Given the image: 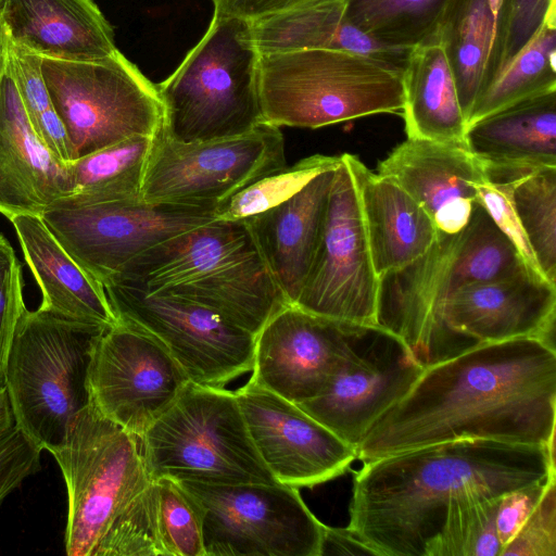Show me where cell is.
I'll use <instances>...</instances> for the list:
<instances>
[{"label": "cell", "mask_w": 556, "mask_h": 556, "mask_svg": "<svg viewBox=\"0 0 556 556\" xmlns=\"http://www.w3.org/2000/svg\"><path fill=\"white\" fill-rule=\"evenodd\" d=\"M342 155L354 177L374 268L380 278L421 256L438 229L402 187L371 172L356 155Z\"/></svg>", "instance_id": "obj_25"}, {"label": "cell", "mask_w": 556, "mask_h": 556, "mask_svg": "<svg viewBox=\"0 0 556 556\" xmlns=\"http://www.w3.org/2000/svg\"><path fill=\"white\" fill-rule=\"evenodd\" d=\"M379 277L353 174L343 155L334 170L321 238L295 306L327 318L377 326Z\"/></svg>", "instance_id": "obj_14"}, {"label": "cell", "mask_w": 556, "mask_h": 556, "mask_svg": "<svg viewBox=\"0 0 556 556\" xmlns=\"http://www.w3.org/2000/svg\"><path fill=\"white\" fill-rule=\"evenodd\" d=\"M555 317L556 285L532 271L467 285L440 311V362L515 338H536L555 349Z\"/></svg>", "instance_id": "obj_18"}, {"label": "cell", "mask_w": 556, "mask_h": 556, "mask_svg": "<svg viewBox=\"0 0 556 556\" xmlns=\"http://www.w3.org/2000/svg\"><path fill=\"white\" fill-rule=\"evenodd\" d=\"M7 73L18 91L28 121L41 142L61 162L72 161L71 144L41 73V56L8 38Z\"/></svg>", "instance_id": "obj_35"}, {"label": "cell", "mask_w": 556, "mask_h": 556, "mask_svg": "<svg viewBox=\"0 0 556 556\" xmlns=\"http://www.w3.org/2000/svg\"><path fill=\"white\" fill-rule=\"evenodd\" d=\"M87 382L93 407L139 439L189 379L154 339L118 320L96 341Z\"/></svg>", "instance_id": "obj_17"}, {"label": "cell", "mask_w": 556, "mask_h": 556, "mask_svg": "<svg viewBox=\"0 0 556 556\" xmlns=\"http://www.w3.org/2000/svg\"><path fill=\"white\" fill-rule=\"evenodd\" d=\"M327 48L353 52L404 67L410 47L381 40L352 24L343 15L333 29Z\"/></svg>", "instance_id": "obj_43"}, {"label": "cell", "mask_w": 556, "mask_h": 556, "mask_svg": "<svg viewBox=\"0 0 556 556\" xmlns=\"http://www.w3.org/2000/svg\"><path fill=\"white\" fill-rule=\"evenodd\" d=\"M42 451L16 426L0 434V505L26 478L40 470Z\"/></svg>", "instance_id": "obj_42"}, {"label": "cell", "mask_w": 556, "mask_h": 556, "mask_svg": "<svg viewBox=\"0 0 556 556\" xmlns=\"http://www.w3.org/2000/svg\"><path fill=\"white\" fill-rule=\"evenodd\" d=\"M286 166L282 132L267 123L238 137L193 143L172 140L160 129L146 166L141 200L215 211Z\"/></svg>", "instance_id": "obj_12"}, {"label": "cell", "mask_w": 556, "mask_h": 556, "mask_svg": "<svg viewBox=\"0 0 556 556\" xmlns=\"http://www.w3.org/2000/svg\"><path fill=\"white\" fill-rule=\"evenodd\" d=\"M15 426L14 413L5 387L0 388V434Z\"/></svg>", "instance_id": "obj_48"}, {"label": "cell", "mask_w": 556, "mask_h": 556, "mask_svg": "<svg viewBox=\"0 0 556 556\" xmlns=\"http://www.w3.org/2000/svg\"><path fill=\"white\" fill-rule=\"evenodd\" d=\"M528 270L515 245L476 202L460 231L438 230L421 256L379 278L377 326L402 339L417 362L429 367L440 362V311L448 298L467 285Z\"/></svg>", "instance_id": "obj_4"}, {"label": "cell", "mask_w": 556, "mask_h": 556, "mask_svg": "<svg viewBox=\"0 0 556 556\" xmlns=\"http://www.w3.org/2000/svg\"><path fill=\"white\" fill-rule=\"evenodd\" d=\"M464 141L483 166L556 167V92L470 124Z\"/></svg>", "instance_id": "obj_29"}, {"label": "cell", "mask_w": 556, "mask_h": 556, "mask_svg": "<svg viewBox=\"0 0 556 556\" xmlns=\"http://www.w3.org/2000/svg\"><path fill=\"white\" fill-rule=\"evenodd\" d=\"M340 156L305 157L276 170L233 194L215 210V219L241 220L266 211L292 197L317 174L338 166Z\"/></svg>", "instance_id": "obj_37"}, {"label": "cell", "mask_w": 556, "mask_h": 556, "mask_svg": "<svg viewBox=\"0 0 556 556\" xmlns=\"http://www.w3.org/2000/svg\"><path fill=\"white\" fill-rule=\"evenodd\" d=\"M74 193L70 164L58 160L34 131L7 73L0 83V213L41 216Z\"/></svg>", "instance_id": "obj_22"}, {"label": "cell", "mask_w": 556, "mask_h": 556, "mask_svg": "<svg viewBox=\"0 0 556 556\" xmlns=\"http://www.w3.org/2000/svg\"><path fill=\"white\" fill-rule=\"evenodd\" d=\"M422 370L402 339L372 326L359 356L320 395L298 405L356 448L370 427L407 393Z\"/></svg>", "instance_id": "obj_20"}, {"label": "cell", "mask_w": 556, "mask_h": 556, "mask_svg": "<svg viewBox=\"0 0 556 556\" xmlns=\"http://www.w3.org/2000/svg\"><path fill=\"white\" fill-rule=\"evenodd\" d=\"M178 482L200 511L205 556H320L324 523L299 489Z\"/></svg>", "instance_id": "obj_11"}, {"label": "cell", "mask_w": 556, "mask_h": 556, "mask_svg": "<svg viewBox=\"0 0 556 556\" xmlns=\"http://www.w3.org/2000/svg\"><path fill=\"white\" fill-rule=\"evenodd\" d=\"M510 12L511 0H448L437 25L466 126L478 98L508 61Z\"/></svg>", "instance_id": "obj_26"}, {"label": "cell", "mask_w": 556, "mask_h": 556, "mask_svg": "<svg viewBox=\"0 0 556 556\" xmlns=\"http://www.w3.org/2000/svg\"><path fill=\"white\" fill-rule=\"evenodd\" d=\"M556 349L482 343L424 368L355 448L367 462L463 439L555 446Z\"/></svg>", "instance_id": "obj_1"}, {"label": "cell", "mask_w": 556, "mask_h": 556, "mask_svg": "<svg viewBox=\"0 0 556 556\" xmlns=\"http://www.w3.org/2000/svg\"><path fill=\"white\" fill-rule=\"evenodd\" d=\"M547 480L511 490L500 497L495 526L502 548L526 522L539 503Z\"/></svg>", "instance_id": "obj_44"}, {"label": "cell", "mask_w": 556, "mask_h": 556, "mask_svg": "<svg viewBox=\"0 0 556 556\" xmlns=\"http://www.w3.org/2000/svg\"><path fill=\"white\" fill-rule=\"evenodd\" d=\"M4 2H5V0H0V15L2 13Z\"/></svg>", "instance_id": "obj_50"}, {"label": "cell", "mask_w": 556, "mask_h": 556, "mask_svg": "<svg viewBox=\"0 0 556 556\" xmlns=\"http://www.w3.org/2000/svg\"><path fill=\"white\" fill-rule=\"evenodd\" d=\"M153 138L135 136L71 161L74 193L52 205L79 206L141 200Z\"/></svg>", "instance_id": "obj_30"}, {"label": "cell", "mask_w": 556, "mask_h": 556, "mask_svg": "<svg viewBox=\"0 0 556 556\" xmlns=\"http://www.w3.org/2000/svg\"><path fill=\"white\" fill-rule=\"evenodd\" d=\"M262 462L283 485L312 488L344 473L355 448L298 404L252 379L233 391Z\"/></svg>", "instance_id": "obj_19"}, {"label": "cell", "mask_w": 556, "mask_h": 556, "mask_svg": "<svg viewBox=\"0 0 556 556\" xmlns=\"http://www.w3.org/2000/svg\"><path fill=\"white\" fill-rule=\"evenodd\" d=\"M500 497L464 498L446 511L424 556H500L495 517Z\"/></svg>", "instance_id": "obj_36"}, {"label": "cell", "mask_w": 556, "mask_h": 556, "mask_svg": "<svg viewBox=\"0 0 556 556\" xmlns=\"http://www.w3.org/2000/svg\"><path fill=\"white\" fill-rule=\"evenodd\" d=\"M7 53H8V41L3 28L0 24V83L7 71Z\"/></svg>", "instance_id": "obj_49"}, {"label": "cell", "mask_w": 556, "mask_h": 556, "mask_svg": "<svg viewBox=\"0 0 556 556\" xmlns=\"http://www.w3.org/2000/svg\"><path fill=\"white\" fill-rule=\"evenodd\" d=\"M403 68L353 52L313 48L260 56L263 123L316 129L401 114Z\"/></svg>", "instance_id": "obj_6"}, {"label": "cell", "mask_w": 556, "mask_h": 556, "mask_svg": "<svg viewBox=\"0 0 556 556\" xmlns=\"http://www.w3.org/2000/svg\"><path fill=\"white\" fill-rule=\"evenodd\" d=\"M556 472L555 446L463 439L365 462L348 528L377 556H424L450 506L496 498Z\"/></svg>", "instance_id": "obj_2"}, {"label": "cell", "mask_w": 556, "mask_h": 556, "mask_svg": "<svg viewBox=\"0 0 556 556\" xmlns=\"http://www.w3.org/2000/svg\"><path fill=\"white\" fill-rule=\"evenodd\" d=\"M10 220L42 293L39 308L104 327L118 323L103 286L64 250L41 216L22 214Z\"/></svg>", "instance_id": "obj_27"}, {"label": "cell", "mask_w": 556, "mask_h": 556, "mask_svg": "<svg viewBox=\"0 0 556 556\" xmlns=\"http://www.w3.org/2000/svg\"><path fill=\"white\" fill-rule=\"evenodd\" d=\"M407 138L464 141L466 122L445 41L434 29L409 49L403 67Z\"/></svg>", "instance_id": "obj_28"}, {"label": "cell", "mask_w": 556, "mask_h": 556, "mask_svg": "<svg viewBox=\"0 0 556 556\" xmlns=\"http://www.w3.org/2000/svg\"><path fill=\"white\" fill-rule=\"evenodd\" d=\"M104 327L41 308H25L4 367L18 427L49 453L65 441L72 419L90 404L88 369Z\"/></svg>", "instance_id": "obj_7"}, {"label": "cell", "mask_w": 556, "mask_h": 556, "mask_svg": "<svg viewBox=\"0 0 556 556\" xmlns=\"http://www.w3.org/2000/svg\"><path fill=\"white\" fill-rule=\"evenodd\" d=\"M448 0H346L344 16L390 43L412 47L430 35Z\"/></svg>", "instance_id": "obj_34"}, {"label": "cell", "mask_w": 556, "mask_h": 556, "mask_svg": "<svg viewBox=\"0 0 556 556\" xmlns=\"http://www.w3.org/2000/svg\"><path fill=\"white\" fill-rule=\"evenodd\" d=\"M260 56L250 21L214 13L200 41L156 85L164 135L181 143L205 142L244 135L263 123Z\"/></svg>", "instance_id": "obj_5"}, {"label": "cell", "mask_w": 556, "mask_h": 556, "mask_svg": "<svg viewBox=\"0 0 556 556\" xmlns=\"http://www.w3.org/2000/svg\"><path fill=\"white\" fill-rule=\"evenodd\" d=\"M103 288L117 319L161 344L189 381L223 388L252 370L255 336L212 309L114 282Z\"/></svg>", "instance_id": "obj_13"}, {"label": "cell", "mask_w": 556, "mask_h": 556, "mask_svg": "<svg viewBox=\"0 0 556 556\" xmlns=\"http://www.w3.org/2000/svg\"><path fill=\"white\" fill-rule=\"evenodd\" d=\"M0 24L11 42L41 56L87 61L118 50L92 0H5Z\"/></svg>", "instance_id": "obj_24"}, {"label": "cell", "mask_w": 556, "mask_h": 556, "mask_svg": "<svg viewBox=\"0 0 556 556\" xmlns=\"http://www.w3.org/2000/svg\"><path fill=\"white\" fill-rule=\"evenodd\" d=\"M326 555H376L348 527L333 528L324 525L320 544V556Z\"/></svg>", "instance_id": "obj_47"}, {"label": "cell", "mask_w": 556, "mask_h": 556, "mask_svg": "<svg viewBox=\"0 0 556 556\" xmlns=\"http://www.w3.org/2000/svg\"><path fill=\"white\" fill-rule=\"evenodd\" d=\"M22 266L10 242L0 233V388L18 319L25 311Z\"/></svg>", "instance_id": "obj_41"}, {"label": "cell", "mask_w": 556, "mask_h": 556, "mask_svg": "<svg viewBox=\"0 0 556 556\" xmlns=\"http://www.w3.org/2000/svg\"><path fill=\"white\" fill-rule=\"evenodd\" d=\"M345 5L346 0H308L252 20L253 43L261 55L327 48Z\"/></svg>", "instance_id": "obj_32"}, {"label": "cell", "mask_w": 556, "mask_h": 556, "mask_svg": "<svg viewBox=\"0 0 556 556\" xmlns=\"http://www.w3.org/2000/svg\"><path fill=\"white\" fill-rule=\"evenodd\" d=\"M377 173L410 194L427 212L435 228L460 231L477 202L483 165L462 141L406 138L379 162Z\"/></svg>", "instance_id": "obj_21"}, {"label": "cell", "mask_w": 556, "mask_h": 556, "mask_svg": "<svg viewBox=\"0 0 556 556\" xmlns=\"http://www.w3.org/2000/svg\"><path fill=\"white\" fill-rule=\"evenodd\" d=\"M41 73L72 161L135 136L154 137L162 127L156 85L119 50L87 61L41 56Z\"/></svg>", "instance_id": "obj_10"}, {"label": "cell", "mask_w": 556, "mask_h": 556, "mask_svg": "<svg viewBox=\"0 0 556 556\" xmlns=\"http://www.w3.org/2000/svg\"><path fill=\"white\" fill-rule=\"evenodd\" d=\"M511 199L541 273L556 285V167L519 173Z\"/></svg>", "instance_id": "obj_33"}, {"label": "cell", "mask_w": 556, "mask_h": 556, "mask_svg": "<svg viewBox=\"0 0 556 556\" xmlns=\"http://www.w3.org/2000/svg\"><path fill=\"white\" fill-rule=\"evenodd\" d=\"M106 282L194 302L254 336L288 304L243 219H213L172 237Z\"/></svg>", "instance_id": "obj_3"}, {"label": "cell", "mask_w": 556, "mask_h": 556, "mask_svg": "<svg viewBox=\"0 0 556 556\" xmlns=\"http://www.w3.org/2000/svg\"><path fill=\"white\" fill-rule=\"evenodd\" d=\"M336 168L317 174L286 201L243 219L288 304L296 302L317 251Z\"/></svg>", "instance_id": "obj_23"}, {"label": "cell", "mask_w": 556, "mask_h": 556, "mask_svg": "<svg viewBox=\"0 0 556 556\" xmlns=\"http://www.w3.org/2000/svg\"><path fill=\"white\" fill-rule=\"evenodd\" d=\"M214 213L206 208L138 200L52 205L41 218L75 262L103 286L147 250L215 219Z\"/></svg>", "instance_id": "obj_15"}, {"label": "cell", "mask_w": 556, "mask_h": 556, "mask_svg": "<svg viewBox=\"0 0 556 556\" xmlns=\"http://www.w3.org/2000/svg\"><path fill=\"white\" fill-rule=\"evenodd\" d=\"M159 530L166 556H205L200 511L176 480L160 478Z\"/></svg>", "instance_id": "obj_39"}, {"label": "cell", "mask_w": 556, "mask_h": 556, "mask_svg": "<svg viewBox=\"0 0 556 556\" xmlns=\"http://www.w3.org/2000/svg\"><path fill=\"white\" fill-rule=\"evenodd\" d=\"M556 556V472L515 536L503 546L500 556Z\"/></svg>", "instance_id": "obj_40"}, {"label": "cell", "mask_w": 556, "mask_h": 556, "mask_svg": "<svg viewBox=\"0 0 556 556\" xmlns=\"http://www.w3.org/2000/svg\"><path fill=\"white\" fill-rule=\"evenodd\" d=\"M556 4L530 40L478 98L467 126L515 104L556 92ZM467 128V127H466Z\"/></svg>", "instance_id": "obj_31"}, {"label": "cell", "mask_w": 556, "mask_h": 556, "mask_svg": "<svg viewBox=\"0 0 556 556\" xmlns=\"http://www.w3.org/2000/svg\"><path fill=\"white\" fill-rule=\"evenodd\" d=\"M152 480L278 483L258 456L233 391L189 381L139 438Z\"/></svg>", "instance_id": "obj_8"}, {"label": "cell", "mask_w": 556, "mask_h": 556, "mask_svg": "<svg viewBox=\"0 0 556 556\" xmlns=\"http://www.w3.org/2000/svg\"><path fill=\"white\" fill-rule=\"evenodd\" d=\"M214 13L252 21L308 0H211Z\"/></svg>", "instance_id": "obj_46"}, {"label": "cell", "mask_w": 556, "mask_h": 556, "mask_svg": "<svg viewBox=\"0 0 556 556\" xmlns=\"http://www.w3.org/2000/svg\"><path fill=\"white\" fill-rule=\"evenodd\" d=\"M94 556H166L159 530L154 480L115 518Z\"/></svg>", "instance_id": "obj_38"}, {"label": "cell", "mask_w": 556, "mask_h": 556, "mask_svg": "<svg viewBox=\"0 0 556 556\" xmlns=\"http://www.w3.org/2000/svg\"><path fill=\"white\" fill-rule=\"evenodd\" d=\"M51 454L67 492L65 552L94 556L115 518L152 481L139 439L90 403L72 419L64 443Z\"/></svg>", "instance_id": "obj_9"}, {"label": "cell", "mask_w": 556, "mask_h": 556, "mask_svg": "<svg viewBox=\"0 0 556 556\" xmlns=\"http://www.w3.org/2000/svg\"><path fill=\"white\" fill-rule=\"evenodd\" d=\"M371 327L287 304L254 337L250 379L292 403L312 400L359 356Z\"/></svg>", "instance_id": "obj_16"}, {"label": "cell", "mask_w": 556, "mask_h": 556, "mask_svg": "<svg viewBox=\"0 0 556 556\" xmlns=\"http://www.w3.org/2000/svg\"><path fill=\"white\" fill-rule=\"evenodd\" d=\"M553 4H556V0H511L507 42L508 61L534 35Z\"/></svg>", "instance_id": "obj_45"}]
</instances>
